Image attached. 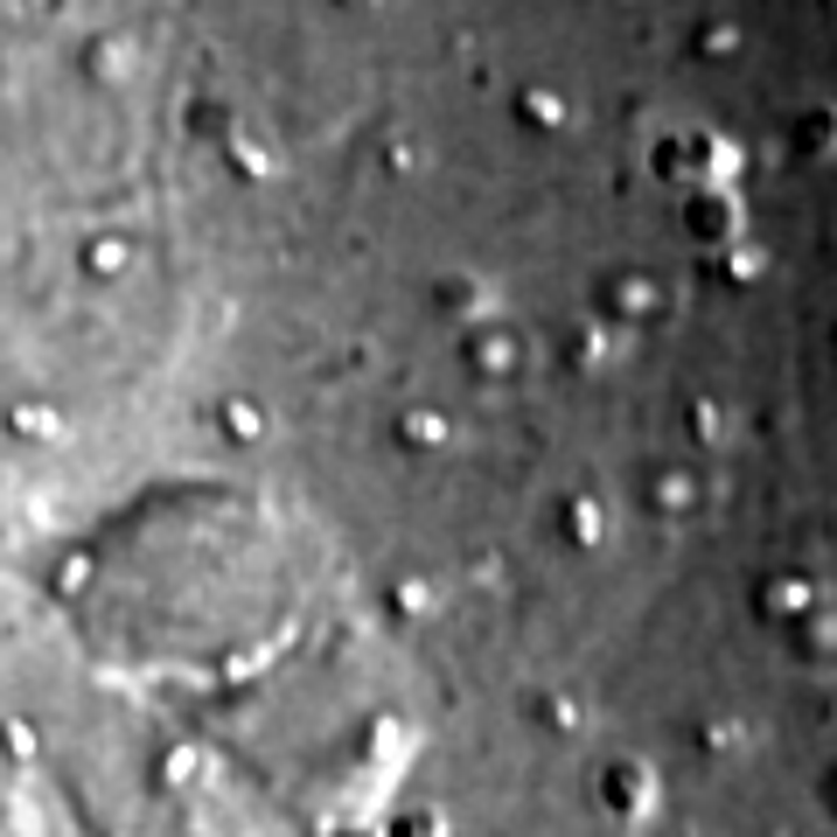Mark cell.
<instances>
[{
	"instance_id": "7a4b0ae2",
	"label": "cell",
	"mask_w": 837,
	"mask_h": 837,
	"mask_svg": "<svg viewBox=\"0 0 837 837\" xmlns=\"http://www.w3.org/2000/svg\"><path fill=\"white\" fill-rule=\"evenodd\" d=\"M224 418H230V433H238V440L258 433V405H224Z\"/></svg>"
},
{
	"instance_id": "6da1fadb",
	"label": "cell",
	"mask_w": 837,
	"mask_h": 837,
	"mask_svg": "<svg viewBox=\"0 0 837 837\" xmlns=\"http://www.w3.org/2000/svg\"><path fill=\"white\" fill-rule=\"evenodd\" d=\"M77 258H85V273H119L126 258H134V238H112V230H105V238H91Z\"/></svg>"
}]
</instances>
